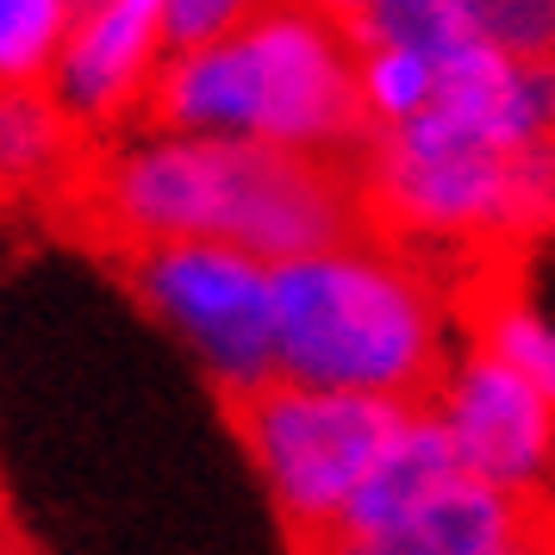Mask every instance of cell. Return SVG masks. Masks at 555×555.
<instances>
[{
	"label": "cell",
	"instance_id": "cell-1",
	"mask_svg": "<svg viewBox=\"0 0 555 555\" xmlns=\"http://www.w3.org/2000/svg\"><path fill=\"white\" fill-rule=\"evenodd\" d=\"M63 212L119 256L156 244H231L269 269L369 231L350 163L244 138H194L151 119L88 151Z\"/></svg>",
	"mask_w": 555,
	"mask_h": 555
},
{
	"label": "cell",
	"instance_id": "cell-2",
	"mask_svg": "<svg viewBox=\"0 0 555 555\" xmlns=\"http://www.w3.org/2000/svg\"><path fill=\"white\" fill-rule=\"evenodd\" d=\"M455 356V306L430 256L380 231L275 262V375L425 405Z\"/></svg>",
	"mask_w": 555,
	"mask_h": 555
},
{
	"label": "cell",
	"instance_id": "cell-3",
	"mask_svg": "<svg viewBox=\"0 0 555 555\" xmlns=\"http://www.w3.org/2000/svg\"><path fill=\"white\" fill-rule=\"evenodd\" d=\"M151 126L356 163L369 119L356 101L350 26L312 0H269L237 31L163 63Z\"/></svg>",
	"mask_w": 555,
	"mask_h": 555
},
{
	"label": "cell",
	"instance_id": "cell-4",
	"mask_svg": "<svg viewBox=\"0 0 555 555\" xmlns=\"http://www.w3.org/2000/svg\"><path fill=\"white\" fill-rule=\"evenodd\" d=\"M369 231L405 250H500L555 231V144L500 151L450 119L375 131L356 151Z\"/></svg>",
	"mask_w": 555,
	"mask_h": 555
},
{
	"label": "cell",
	"instance_id": "cell-5",
	"mask_svg": "<svg viewBox=\"0 0 555 555\" xmlns=\"http://www.w3.org/2000/svg\"><path fill=\"white\" fill-rule=\"evenodd\" d=\"M231 405L237 443L250 455L275 518L294 530V543H319L337 530L350 493L375 468L387 437L400 430L412 405L375 400V393H344V387H306V380H262L256 393Z\"/></svg>",
	"mask_w": 555,
	"mask_h": 555
},
{
	"label": "cell",
	"instance_id": "cell-6",
	"mask_svg": "<svg viewBox=\"0 0 555 555\" xmlns=\"http://www.w3.org/2000/svg\"><path fill=\"white\" fill-rule=\"evenodd\" d=\"M119 262L144 312L201 362L225 400L275 380V269L262 256L231 244H156Z\"/></svg>",
	"mask_w": 555,
	"mask_h": 555
},
{
	"label": "cell",
	"instance_id": "cell-7",
	"mask_svg": "<svg viewBox=\"0 0 555 555\" xmlns=\"http://www.w3.org/2000/svg\"><path fill=\"white\" fill-rule=\"evenodd\" d=\"M425 405L450 430L468 480H487L525 505H543L555 493V400L512 375L500 356L462 344Z\"/></svg>",
	"mask_w": 555,
	"mask_h": 555
},
{
	"label": "cell",
	"instance_id": "cell-8",
	"mask_svg": "<svg viewBox=\"0 0 555 555\" xmlns=\"http://www.w3.org/2000/svg\"><path fill=\"white\" fill-rule=\"evenodd\" d=\"M169 56L176 51L163 31V0H76L69 44L44 88L101 144L151 119V94Z\"/></svg>",
	"mask_w": 555,
	"mask_h": 555
},
{
	"label": "cell",
	"instance_id": "cell-9",
	"mask_svg": "<svg viewBox=\"0 0 555 555\" xmlns=\"http://www.w3.org/2000/svg\"><path fill=\"white\" fill-rule=\"evenodd\" d=\"M543 518V505H525L487 487V480H455L443 500L412 512L387 530H331L300 555H512Z\"/></svg>",
	"mask_w": 555,
	"mask_h": 555
},
{
	"label": "cell",
	"instance_id": "cell-10",
	"mask_svg": "<svg viewBox=\"0 0 555 555\" xmlns=\"http://www.w3.org/2000/svg\"><path fill=\"white\" fill-rule=\"evenodd\" d=\"M94 138L51 88H0V206H63Z\"/></svg>",
	"mask_w": 555,
	"mask_h": 555
},
{
	"label": "cell",
	"instance_id": "cell-11",
	"mask_svg": "<svg viewBox=\"0 0 555 555\" xmlns=\"http://www.w3.org/2000/svg\"><path fill=\"white\" fill-rule=\"evenodd\" d=\"M462 475V455H455L450 430L437 425V412L430 405H412L400 418V430L387 437V450L375 455V468L362 475V487L350 493L344 505V518L337 530H387L412 518V512H425L430 500H443Z\"/></svg>",
	"mask_w": 555,
	"mask_h": 555
},
{
	"label": "cell",
	"instance_id": "cell-12",
	"mask_svg": "<svg viewBox=\"0 0 555 555\" xmlns=\"http://www.w3.org/2000/svg\"><path fill=\"white\" fill-rule=\"evenodd\" d=\"M344 26L356 51L380 44V51H418L430 63H450L475 44L462 26V0H362Z\"/></svg>",
	"mask_w": 555,
	"mask_h": 555
},
{
	"label": "cell",
	"instance_id": "cell-13",
	"mask_svg": "<svg viewBox=\"0 0 555 555\" xmlns=\"http://www.w3.org/2000/svg\"><path fill=\"white\" fill-rule=\"evenodd\" d=\"M437 81H443V63H430L418 51H380V44L356 51V101H362L369 138L375 131H400L418 113H430Z\"/></svg>",
	"mask_w": 555,
	"mask_h": 555
},
{
	"label": "cell",
	"instance_id": "cell-14",
	"mask_svg": "<svg viewBox=\"0 0 555 555\" xmlns=\"http://www.w3.org/2000/svg\"><path fill=\"white\" fill-rule=\"evenodd\" d=\"M76 26V0H0V88H44Z\"/></svg>",
	"mask_w": 555,
	"mask_h": 555
},
{
	"label": "cell",
	"instance_id": "cell-15",
	"mask_svg": "<svg viewBox=\"0 0 555 555\" xmlns=\"http://www.w3.org/2000/svg\"><path fill=\"white\" fill-rule=\"evenodd\" d=\"M475 350L500 356L512 375H525L543 400H555V319L525 300H493L475 319Z\"/></svg>",
	"mask_w": 555,
	"mask_h": 555
},
{
	"label": "cell",
	"instance_id": "cell-16",
	"mask_svg": "<svg viewBox=\"0 0 555 555\" xmlns=\"http://www.w3.org/2000/svg\"><path fill=\"white\" fill-rule=\"evenodd\" d=\"M462 26L493 56L555 63V0H462Z\"/></svg>",
	"mask_w": 555,
	"mask_h": 555
},
{
	"label": "cell",
	"instance_id": "cell-17",
	"mask_svg": "<svg viewBox=\"0 0 555 555\" xmlns=\"http://www.w3.org/2000/svg\"><path fill=\"white\" fill-rule=\"evenodd\" d=\"M269 0H163V31H169V51H194L237 31L250 13H262Z\"/></svg>",
	"mask_w": 555,
	"mask_h": 555
},
{
	"label": "cell",
	"instance_id": "cell-18",
	"mask_svg": "<svg viewBox=\"0 0 555 555\" xmlns=\"http://www.w3.org/2000/svg\"><path fill=\"white\" fill-rule=\"evenodd\" d=\"M0 555H38V550H31V543H26L13 525H0Z\"/></svg>",
	"mask_w": 555,
	"mask_h": 555
},
{
	"label": "cell",
	"instance_id": "cell-19",
	"mask_svg": "<svg viewBox=\"0 0 555 555\" xmlns=\"http://www.w3.org/2000/svg\"><path fill=\"white\" fill-rule=\"evenodd\" d=\"M312 7H325V13H337V20H350V13L362 7V0H312Z\"/></svg>",
	"mask_w": 555,
	"mask_h": 555
},
{
	"label": "cell",
	"instance_id": "cell-20",
	"mask_svg": "<svg viewBox=\"0 0 555 555\" xmlns=\"http://www.w3.org/2000/svg\"><path fill=\"white\" fill-rule=\"evenodd\" d=\"M0 525H7V500H0Z\"/></svg>",
	"mask_w": 555,
	"mask_h": 555
}]
</instances>
